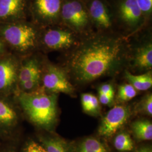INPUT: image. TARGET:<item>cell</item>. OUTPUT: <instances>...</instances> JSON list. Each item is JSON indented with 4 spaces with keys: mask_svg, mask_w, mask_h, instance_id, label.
<instances>
[{
    "mask_svg": "<svg viewBox=\"0 0 152 152\" xmlns=\"http://www.w3.org/2000/svg\"><path fill=\"white\" fill-rule=\"evenodd\" d=\"M128 63L127 37L94 32L66 53L64 68L76 81L87 83L115 75Z\"/></svg>",
    "mask_w": 152,
    "mask_h": 152,
    "instance_id": "obj_1",
    "label": "cell"
},
{
    "mask_svg": "<svg viewBox=\"0 0 152 152\" xmlns=\"http://www.w3.org/2000/svg\"><path fill=\"white\" fill-rule=\"evenodd\" d=\"M57 98L44 90L24 92L19 96L22 108L30 120L36 125L51 129L57 116Z\"/></svg>",
    "mask_w": 152,
    "mask_h": 152,
    "instance_id": "obj_2",
    "label": "cell"
},
{
    "mask_svg": "<svg viewBox=\"0 0 152 152\" xmlns=\"http://www.w3.org/2000/svg\"><path fill=\"white\" fill-rule=\"evenodd\" d=\"M41 28L28 20L0 24V37L21 53L33 51L39 46Z\"/></svg>",
    "mask_w": 152,
    "mask_h": 152,
    "instance_id": "obj_3",
    "label": "cell"
},
{
    "mask_svg": "<svg viewBox=\"0 0 152 152\" xmlns=\"http://www.w3.org/2000/svg\"><path fill=\"white\" fill-rule=\"evenodd\" d=\"M121 33L126 37L148 25L136 0H108Z\"/></svg>",
    "mask_w": 152,
    "mask_h": 152,
    "instance_id": "obj_4",
    "label": "cell"
},
{
    "mask_svg": "<svg viewBox=\"0 0 152 152\" xmlns=\"http://www.w3.org/2000/svg\"><path fill=\"white\" fill-rule=\"evenodd\" d=\"M129 63L141 71L152 68V26L148 25L128 37Z\"/></svg>",
    "mask_w": 152,
    "mask_h": 152,
    "instance_id": "obj_5",
    "label": "cell"
},
{
    "mask_svg": "<svg viewBox=\"0 0 152 152\" xmlns=\"http://www.w3.org/2000/svg\"><path fill=\"white\" fill-rule=\"evenodd\" d=\"M60 24L70 29L81 38L95 32L83 0H63Z\"/></svg>",
    "mask_w": 152,
    "mask_h": 152,
    "instance_id": "obj_6",
    "label": "cell"
},
{
    "mask_svg": "<svg viewBox=\"0 0 152 152\" xmlns=\"http://www.w3.org/2000/svg\"><path fill=\"white\" fill-rule=\"evenodd\" d=\"M81 39L70 29L59 24L41 28L39 46L50 51L68 53L76 48Z\"/></svg>",
    "mask_w": 152,
    "mask_h": 152,
    "instance_id": "obj_7",
    "label": "cell"
},
{
    "mask_svg": "<svg viewBox=\"0 0 152 152\" xmlns=\"http://www.w3.org/2000/svg\"><path fill=\"white\" fill-rule=\"evenodd\" d=\"M83 1L95 32L123 36L120 32L108 0Z\"/></svg>",
    "mask_w": 152,
    "mask_h": 152,
    "instance_id": "obj_8",
    "label": "cell"
},
{
    "mask_svg": "<svg viewBox=\"0 0 152 152\" xmlns=\"http://www.w3.org/2000/svg\"><path fill=\"white\" fill-rule=\"evenodd\" d=\"M63 0H29V16L41 28L60 24Z\"/></svg>",
    "mask_w": 152,
    "mask_h": 152,
    "instance_id": "obj_9",
    "label": "cell"
},
{
    "mask_svg": "<svg viewBox=\"0 0 152 152\" xmlns=\"http://www.w3.org/2000/svg\"><path fill=\"white\" fill-rule=\"evenodd\" d=\"M44 87L50 91L72 94L74 88L69 81L64 67L48 64L43 77Z\"/></svg>",
    "mask_w": 152,
    "mask_h": 152,
    "instance_id": "obj_10",
    "label": "cell"
},
{
    "mask_svg": "<svg viewBox=\"0 0 152 152\" xmlns=\"http://www.w3.org/2000/svg\"><path fill=\"white\" fill-rule=\"evenodd\" d=\"M129 107L124 105H117L111 109L104 117L99 127L100 136L109 138L120 130L130 116Z\"/></svg>",
    "mask_w": 152,
    "mask_h": 152,
    "instance_id": "obj_11",
    "label": "cell"
},
{
    "mask_svg": "<svg viewBox=\"0 0 152 152\" xmlns=\"http://www.w3.org/2000/svg\"><path fill=\"white\" fill-rule=\"evenodd\" d=\"M29 0H0V24L28 20Z\"/></svg>",
    "mask_w": 152,
    "mask_h": 152,
    "instance_id": "obj_12",
    "label": "cell"
},
{
    "mask_svg": "<svg viewBox=\"0 0 152 152\" xmlns=\"http://www.w3.org/2000/svg\"><path fill=\"white\" fill-rule=\"evenodd\" d=\"M18 65L11 58L0 60V90L9 88L15 83L18 75Z\"/></svg>",
    "mask_w": 152,
    "mask_h": 152,
    "instance_id": "obj_13",
    "label": "cell"
},
{
    "mask_svg": "<svg viewBox=\"0 0 152 152\" xmlns=\"http://www.w3.org/2000/svg\"><path fill=\"white\" fill-rule=\"evenodd\" d=\"M41 144L48 152H75V145L56 136H41Z\"/></svg>",
    "mask_w": 152,
    "mask_h": 152,
    "instance_id": "obj_14",
    "label": "cell"
},
{
    "mask_svg": "<svg viewBox=\"0 0 152 152\" xmlns=\"http://www.w3.org/2000/svg\"><path fill=\"white\" fill-rule=\"evenodd\" d=\"M41 64L38 59L31 57L24 61L18 71V78L20 83L32 78L41 77Z\"/></svg>",
    "mask_w": 152,
    "mask_h": 152,
    "instance_id": "obj_15",
    "label": "cell"
},
{
    "mask_svg": "<svg viewBox=\"0 0 152 152\" xmlns=\"http://www.w3.org/2000/svg\"><path fill=\"white\" fill-rule=\"evenodd\" d=\"M125 77L136 90L145 91L152 87V71H147L142 75H135L129 70L125 69Z\"/></svg>",
    "mask_w": 152,
    "mask_h": 152,
    "instance_id": "obj_16",
    "label": "cell"
},
{
    "mask_svg": "<svg viewBox=\"0 0 152 152\" xmlns=\"http://www.w3.org/2000/svg\"><path fill=\"white\" fill-rule=\"evenodd\" d=\"M75 152H111L103 142L96 137H88L75 145Z\"/></svg>",
    "mask_w": 152,
    "mask_h": 152,
    "instance_id": "obj_17",
    "label": "cell"
},
{
    "mask_svg": "<svg viewBox=\"0 0 152 152\" xmlns=\"http://www.w3.org/2000/svg\"><path fill=\"white\" fill-rule=\"evenodd\" d=\"M134 136L138 141L152 140V124L147 120H137L131 125Z\"/></svg>",
    "mask_w": 152,
    "mask_h": 152,
    "instance_id": "obj_18",
    "label": "cell"
},
{
    "mask_svg": "<svg viewBox=\"0 0 152 152\" xmlns=\"http://www.w3.org/2000/svg\"><path fill=\"white\" fill-rule=\"evenodd\" d=\"M114 148L120 152H130L134 151L135 144L130 135L125 131L117 134L113 140Z\"/></svg>",
    "mask_w": 152,
    "mask_h": 152,
    "instance_id": "obj_19",
    "label": "cell"
},
{
    "mask_svg": "<svg viewBox=\"0 0 152 152\" xmlns=\"http://www.w3.org/2000/svg\"><path fill=\"white\" fill-rule=\"evenodd\" d=\"M15 111L7 104L0 100V125L10 126L16 121Z\"/></svg>",
    "mask_w": 152,
    "mask_h": 152,
    "instance_id": "obj_20",
    "label": "cell"
},
{
    "mask_svg": "<svg viewBox=\"0 0 152 152\" xmlns=\"http://www.w3.org/2000/svg\"><path fill=\"white\" fill-rule=\"evenodd\" d=\"M136 90L130 83L121 85L118 88V98L121 102H127L135 97Z\"/></svg>",
    "mask_w": 152,
    "mask_h": 152,
    "instance_id": "obj_21",
    "label": "cell"
},
{
    "mask_svg": "<svg viewBox=\"0 0 152 152\" xmlns=\"http://www.w3.org/2000/svg\"><path fill=\"white\" fill-rule=\"evenodd\" d=\"M148 24H152V0H136Z\"/></svg>",
    "mask_w": 152,
    "mask_h": 152,
    "instance_id": "obj_22",
    "label": "cell"
},
{
    "mask_svg": "<svg viewBox=\"0 0 152 152\" xmlns=\"http://www.w3.org/2000/svg\"><path fill=\"white\" fill-rule=\"evenodd\" d=\"M136 109L142 114L149 116L152 115V95L151 94H148L141 99L140 102L137 104Z\"/></svg>",
    "mask_w": 152,
    "mask_h": 152,
    "instance_id": "obj_23",
    "label": "cell"
},
{
    "mask_svg": "<svg viewBox=\"0 0 152 152\" xmlns=\"http://www.w3.org/2000/svg\"><path fill=\"white\" fill-rule=\"evenodd\" d=\"M23 152H48L41 144L36 141H28L23 148Z\"/></svg>",
    "mask_w": 152,
    "mask_h": 152,
    "instance_id": "obj_24",
    "label": "cell"
},
{
    "mask_svg": "<svg viewBox=\"0 0 152 152\" xmlns=\"http://www.w3.org/2000/svg\"><path fill=\"white\" fill-rule=\"evenodd\" d=\"M40 80V77H37L28 80L21 83L22 86L26 90H30L36 87L38 85Z\"/></svg>",
    "mask_w": 152,
    "mask_h": 152,
    "instance_id": "obj_25",
    "label": "cell"
},
{
    "mask_svg": "<svg viewBox=\"0 0 152 152\" xmlns=\"http://www.w3.org/2000/svg\"><path fill=\"white\" fill-rule=\"evenodd\" d=\"M98 92L109 95H114V90L110 84H104L99 88Z\"/></svg>",
    "mask_w": 152,
    "mask_h": 152,
    "instance_id": "obj_26",
    "label": "cell"
},
{
    "mask_svg": "<svg viewBox=\"0 0 152 152\" xmlns=\"http://www.w3.org/2000/svg\"><path fill=\"white\" fill-rule=\"evenodd\" d=\"M114 96L105 95L99 92V101L104 105H109L112 103Z\"/></svg>",
    "mask_w": 152,
    "mask_h": 152,
    "instance_id": "obj_27",
    "label": "cell"
},
{
    "mask_svg": "<svg viewBox=\"0 0 152 152\" xmlns=\"http://www.w3.org/2000/svg\"><path fill=\"white\" fill-rule=\"evenodd\" d=\"M132 152H152V148L150 146L141 147Z\"/></svg>",
    "mask_w": 152,
    "mask_h": 152,
    "instance_id": "obj_28",
    "label": "cell"
},
{
    "mask_svg": "<svg viewBox=\"0 0 152 152\" xmlns=\"http://www.w3.org/2000/svg\"><path fill=\"white\" fill-rule=\"evenodd\" d=\"M4 50V43L3 41H2V39L0 38V54Z\"/></svg>",
    "mask_w": 152,
    "mask_h": 152,
    "instance_id": "obj_29",
    "label": "cell"
}]
</instances>
